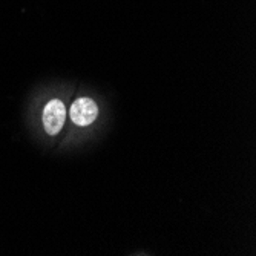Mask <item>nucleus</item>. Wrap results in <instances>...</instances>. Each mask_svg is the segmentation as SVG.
I'll use <instances>...</instances> for the list:
<instances>
[{
	"mask_svg": "<svg viewBox=\"0 0 256 256\" xmlns=\"http://www.w3.org/2000/svg\"><path fill=\"white\" fill-rule=\"evenodd\" d=\"M98 106L90 98H78L71 106V120L78 126H88L97 118Z\"/></svg>",
	"mask_w": 256,
	"mask_h": 256,
	"instance_id": "2",
	"label": "nucleus"
},
{
	"mask_svg": "<svg viewBox=\"0 0 256 256\" xmlns=\"http://www.w3.org/2000/svg\"><path fill=\"white\" fill-rule=\"evenodd\" d=\"M66 118L64 104L60 100H51L43 110V124L50 135H56L62 130Z\"/></svg>",
	"mask_w": 256,
	"mask_h": 256,
	"instance_id": "1",
	"label": "nucleus"
}]
</instances>
